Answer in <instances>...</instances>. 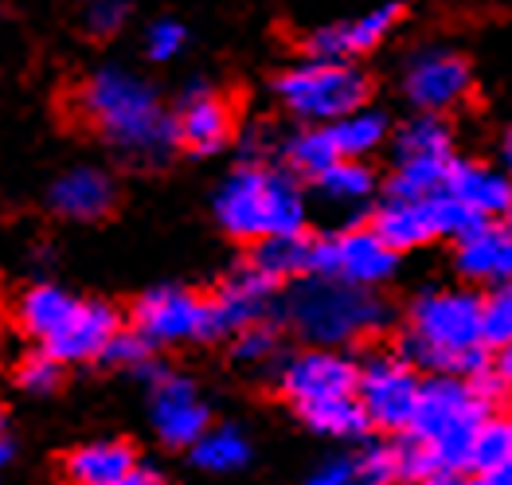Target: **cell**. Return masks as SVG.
<instances>
[{
    "instance_id": "6da1fadb",
    "label": "cell",
    "mask_w": 512,
    "mask_h": 485,
    "mask_svg": "<svg viewBox=\"0 0 512 485\" xmlns=\"http://www.w3.org/2000/svg\"><path fill=\"white\" fill-rule=\"evenodd\" d=\"M67 122L110 141L137 161H161L176 149V126L161 94L126 71H98L67 90Z\"/></svg>"
},
{
    "instance_id": "7a4b0ae2",
    "label": "cell",
    "mask_w": 512,
    "mask_h": 485,
    "mask_svg": "<svg viewBox=\"0 0 512 485\" xmlns=\"http://www.w3.org/2000/svg\"><path fill=\"white\" fill-rule=\"evenodd\" d=\"M407 364H423L434 376H462L493 368L489 345L481 337V294L473 290H427L411 302L407 329L399 341Z\"/></svg>"
},
{
    "instance_id": "3957f363",
    "label": "cell",
    "mask_w": 512,
    "mask_h": 485,
    "mask_svg": "<svg viewBox=\"0 0 512 485\" xmlns=\"http://www.w3.org/2000/svg\"><path fill=\"white\" fill-rule=\"evenodd\" d=\"M282 317L286 325L305 337L313 349H341L356 345L372 333H380L391 321V309L376 290L344 286L333 278L305 274L298 286L282 298Z\"/></svg>"
},
{
    "instance_id": "277c9868",
    "label": "cell",
    "mask_w": 512,
    "mask_h": 485,
    "mask_svg": "<svg viewBox=\"0 0 512 485\" xmlns=\"http://www.w3.org/2000/svg\"><path fill=\"white\" fill-rule=\"evenodd\" d=\"M215 220L239 243H262L274 235H305L309 212L298 177L270 165H243L219 188Z\"/></svg>"
},
{
    "instance_id": "5b68a950",
    "label": "cell",
    "mask_w": 512,
    "mask_h": 485,
    "mask_svg": "<svg viewBox=\"0 0 512 485\" xmlns=\"http://www.w3.org/2000/svg\"><path fill=\"white\" fill-rule=\"evenodd\" d=\"M489 419L493 407L462 376H430L423 380L407 439L427 450L438 474H458L470 466L473 442Z\"/></svg>"
},
{
    "instance_id": "8992f818",
    "label": "cell",
    "mask_w": 512,
    "mask_h": 485,
    "mask_svg": "<svg viewBox=\"0 0 512 485\" xmlns=\"http://www.w3.org/2000/svg\"><path fill=\"white\" fill-rule=\"evenodd\" d=\"M278 98L282 106L301 118L305 126H333L337 118L368 106V75L352 63L337 59H301L278 75Z\"/></svg>"
},
{
    "instance_id": "52a82bcc",
    "label": "cell",
    "mask_w": 512,
    "mask_h": 485,
    "mask_svg": "<svg viewBox=\"0 0 512 485\" xmlns=\"http://www.w3.org/2000/svg\"><path fill=\"white\" fill-rule=\"evenodd\" d=\"M454 161V133L442 114H415L395 133V173L387 180V196H430L442 192Z\"/></svg>"
},
{
    "instance_id": "ba28073f",
    "label": "cell",
    "mask_w": 512,
    "mask_h": 485,
    "mask_svg": "<svg viewBox=\"0 0 512 485\" xmlns=\"http://www.w3.org/2000/svg\"><path fill=\"white\" fill-rule=\"evenodd\" d=\"M473 223L477 220L454 196L430 192V196H415V200L387 196L380 212H376V220H372V231L399 255V251L427 247L434 239H458L462 231H470Z\"/></svg>"
},
{
    "instance_id": "9c48e42d",
    "label": "cell",
    "mask_w": 512,
    "mask_h": 485,
    "mask_svg": "<svg viewBox=\"0 0 512 485\" xmlns=\"http://www.w3.org/2000/svg\"><path fill=\"white\" fill-rule=\"evenodd\" d=\"M395 270H399V255L372 227H344L337 235L313 239L309 274L317 278H333V282L360 286V290H380L384 282L395 278Z\"/></svg>"
},
{
    "instance_id": "30bf717a",
    "label": "cell",
    "mask_w": 512,
    "mask_h": 485,
    "mask_svg": "<svg viewBox=\"0 0 512 485\" xmlns=\"http://www.w3.org/2000/svg\"><path fill=\"white\" fill-rule=\"evenodd\" d=\"M419 392H423V376L403 356L380 353L356 368V392L352 396L364 407L368 427L407 431L415 419V407H419Z\"/></svg>"
},
{
    "instance_id": "8fae6325",
    "label": "cell",
    "mask_w": 512,
    "mask_h": 485,
    "mask_svg": "<svg viewBox=\"0 0 512 485\" xmlns=\"http://www.w3.org/2000/svg\"><path fill=\"white\" fill-rule=\"evenodd\" d=\"M133 333L149 345H184V341H212V302L184 286H161L137 298Z\"/></svg>"
},
{
    "instance_id": "7c38bea8",
    "label": "cell",
    "mask_w": 512,
    "mask_h": 485,
    "mask_svg": "<svg viewBox=\"0 0 512 485\" xmlns=\"http://www.w3.org/2000/svg\"><path fill=\"white\" fill-rule=\"evenodd\" d=\"M403 94L419 114H446L466 102L470 94V67L450 47H423L403 67Z\"/></svg>"
},
{
    "instance_id": "4fadbf2b",
    "label": "cell",
    "mask_w": 512,
    "mask_h": 485,
    "mask_svg": "<svg viewBox=\"0 0 512 485\" xmlns=\"http://www.w3.org/2000/svg\"><path fill=\"white\" fill-rule=\"evenodd\" d=\"M278 388L294 407H313L325 399L352 396L356 392V364L337 349H309L290 356L278 372Z\"/></svg>"
},
{
    "instance_id": "5bb4252c",
    "label": "cell",
    "mask_w": 512,
    "mask_h": 485,
    "mask_svg": "<svg viewBox=\"0 0 512 485\" xmlns=\"http://www.w3.org/2000/svg\"><path fill=\"white\" fill-rule=\"evenodd\" d=\"M141 372L153 376V427H157L161 442H169V446H192V442L212 427V411L200 399L196 384L184 380V376L153 372L149 364Z\"/></svg>"
},
{
    "instance_id": "9a60e30c",
    "label": "cell",
    "mask_w": 512,
    "mask_h": 485,
    "mask_svg": "<svg viewBox=\"0 0 512 485\" xmlns=\"http://www.w3.org/2000/svg\"><path fill=\"white\" fill-rule=\"evenodd\" d=\"M274 294L278 282L266 278L258 266H239L212 298V337H227V333H243L251 325H262L266 313L274 309Z\"/></svg>"
},
{
    "instance_id": "2e32d148",
    "label": "cell",
    "mask_w": 512,
    "mask_h": 485,
    "mask_svg": "<svg viewBox=\"0 0 512 485\" xmlns=\"http://www.w3.org/2000/svg\"><path fill=\"white\" fill-rule=\"evenodd\" d=\"M454 266L458 274L481 286V290H497L512 282V231L497 220H477L470 231H462L454 239Z\"/></svg>"
},
{
    "instance_id": "e0dca14e",
    "label": "cell",
    "mask_w": 512,
    "mask_h": 485,
    "mask_svg": "<svg viewBox=\"0 0 512 485\" xmlns=\"http://www.w3.org/2000/svg\"><path fill=\"white\" fill-rule=\"evenodd\" d=\"M395 24H399V4L387 0V4H376V8H368L360 16H352V20L325 24V28L309 32L305 47H309L313 59L352 63V59H360V55H368V51H376V47L384 44Z\"/></svg>"
},
{
    "instance_id": "ac0fdd59",
    "label": "cell",
    "mask_w": 512,
    "mask_h": 485,
    "mask_svg": "<svg viewBox=\"0 0 512 485\" xmlns=\"http://www.w3.org/2000/svg\"><path fill=\"white\" fill-rule=\"evenodd\" d=\"M172 126H176V145L196 153V157H208L219 153L231 133H235V110L231 102L208 87H192L180 98V110L172 114Z\"/></svg>"
},
{
    "instance_id": "d6986e66",
    "label": "cell",
    "mask_w": 512,
    "mask_h": 485,
    "mask_svg": "<svg viewBox=\"0 0 512 485\" xmlns=\"http://www.w3.org/2000/svg\"><path fill=\"white\" fill-rule=\"evenodd\" d=\"M122 329L118 313L102 302H79L71 317L43 341V353L55 356L59 364H79V360H98L110 337Z\"/></svg>"
},
{
    "instance_id": "ffe728a7",
    "label": "cell",
    "mask_w": 512,
    "mask_h": 485,
    "mask_svg": "<svg viewBox=\"0 0 512 485\" xmlns=\"http://www.w3.org/2000/svg\"><path fill=\"white\" fill-rule=\"evenodd\" d=\"M442 192L454 196L473 220H497L512 208V177L505 169H489L481 161H458L454 157Z\"/></svg>"
},
{
    "instance_id": "44dd1931",
    "label": "cell",
    "mask_w": 512,
    "mask_h": 485,
    "mask_svg": "<svg viewBox=\"0 0 512 485\" xmlns=\"http://www.w3.org/2000/svg\"><path fill=\"white\" fill-rule=\"evenodd\" d=\"M51 208L67 220H106L118 208V188L102 169H75V173L55 180Z\"/></svg>"
},
{
    "instance_id": "7402d4cb",
    "label": "cell",
    "mask_w": 512,
    "mask_h": 485,
    "mask_svg": "<svg viewBox=\"0 0 512 485\" xmlns=\"http://www.w3.org/2000/svg\"><path fill=\"white\" fill-rule=\"evenodd\" d=\"M133 466H137V454H133L129 442L102 439L75 446L63 458V478L71 485H110L118 482V478H126Z\"/></svg>"
},
{
    "instance_id": "603a6c76",
    "label": "cell",
    "mask_w": 512,
    "mask_h": 485,
    "mask_svg": "<svg viewBox=\"0 0 512 485\" xmlns=\"http://www.w3.org/2000/svg\"><path fill=\"white\" fill-rule=\"evenodd\" d=\"M313 184H317V192L325 196V204L344 208V212L368 208V200H372L376 188H380L376 169H372L368 161H337V165H329Z\"/></svg>"
},
{
    "instance_id": "cb8c5ba5",
    "label": "cell",
    "mask_w": 512,
    "mask_h": 485,
    "mask_svg": "<svg viewBox=\"0 0 512 485\" xmlns=\"http://www.w3.org/2000/svg\"><path fill=\"white\" fill-rule=\"evenodd\" d=\"M79 306V298H71L67 290L59 286H28L20 298H16V325L36 337V341H47L67 317L71 309Z\"/></svg>"
},
{
    "instance_id": "d4e9b609",
    "label": "cell",
    "mask_w": 512,
    "mask_h": 485,
    "mask_svg": "<svg viewBox=\"0 0 512 485\" xmlns=\"http://www.w3.org/2000/svg\"><path fill=\"white\" fill-rule=\"evenodd\" d=\"M325 130H329V137H333V145H337V153H341L344 161H368L376 149H384L387 118L380 110H372V106H360V110L344 114L333 126H325Z\"/></svg>"
},
{
    "instance_id": "484cf974",
    "label": "cell",
    "mask_w": 512,
    "mask_h": 485,
    "mask_svg": "<svg viewBox=\"0 0 512 485\" xmlns=\"http://www.w3.org/2000/svg\"><path fill=\"white\" fill-rule=\"evenodd\" d=\"M282 161H286L290 177L317 180L329 165H337L344 157L337 153V145H333V137H329L325 126H305V130L290 133L282 141Z\"/></svg>"
},
{
    "instance_id": "4316f807",
    "label": "cell",
    "mask_w": 512,
    "mask_h": 485,
    "mask_svg": "<svg viewBox=\"0 0 512 485\" xmlns=\"http://www.w3.org/2000/svg\"><path fill=\"white\" fill-rule=\"evenodd\" d=\"M188 450H192V462L208 474H235L251 462V442L239 427H208Z\"/></svg>"
},
{
    "instance_id": "83f0119b",
    "label": "cell",
    "mask_w": 512,
    "mask_h": 485,
    "mask_svg": "<svg viewBox=\"0 0 512 485\" xmlns=\"http://www.w3.org/2000/svg\"><path fill=\"white\" fill-rule=\"evenodd\" d=\"M251 266H258L274 282L301 278L313 266V239L309 235H274V239H262V243H255Z\"/></svg>"
},
{
    "instance_id": "f1b7e54d",
    "label": "cell",
    "mask_w": 512,
    "mask_h": 485,
    "mask_svg": "<svg viewBox=\"0 0 512 485\" xmlns=\"http://www.w3.org/2000/svg\"><path fill=\"white\" fill-rule=\"evenodd\" d=\"M298 415L305 419V427H313L317 435H329V439H360V435L368 431L364 407L356 403V396L325 399V403L301 407Z\"/></svg>"
},
{
    "instance_id": "f546056e",
    "label": "cell",
    "mask_w": 512,
    "mask_h": 485,
    "mask_svg": "<svg viewBox=\"0 0 512 485\" xmlns=\"http://www.w3.org/2000/svg\"><path fill=\"white\" fill-rule=\"evenodd\" d=\"M481 337L485 345H497V349H505L512 341V282L481 298Z\"/></svg>"
},
{
    "instance_id": "4dcf8cb0",
    "label": "cell",
    "mask_w": 512,
    "mask_h": 485,
    "mask_svg": "<svg viewBox=\"0 0 512 485\" xmlns=\"http://www.w3.org/2000/svg\"><path fill=\"white\" fill-rule=\"evenodd\" d=\"M512 462V427L509 419H489L470 450V470H489Z\"/></svg>"
},
{
    "instance_id": "1f68e13d",
    "label": "cell",
    "mask_w": 512,
    "mask_h": 485,
    "mask_svg": "<svg viewBox=\"0 0 512 485\" xmlns=\"http://www.w3.org/2000/svg\"><path fill=\"white\" fill-rule=\"evenodd\" d=\"M356 470H360V482L364 485H387L395 482V446L384 442H372L356 454Z\"/></svg>"
},
{
    "instance_id": "d6a6232c",
    "label": "cell",
    "mask_w": 512,
    "mask_h": 485,
    "mask_svg": "<svg viewBox=\"0 0 512 485\" xmlns=\"http://www.w3.org/2000/svg\"><path fill=\"white\" fill-rule=\"evenodd\" d=\"M16 376H20V388H28V392H55L59 388V376H63V364L47 353H32L24 356V364H20Z\"/></svg>"
},
{
    "instance_id": "836d02e7",
    "label": "cell",
    "mask_w": 512,
    "mask_h": 485,
    "mask_svg": "<svg viewBox=\"0 0 512 485\" xmlns=\"http://www.w3.org/2000/svg\"><path fill=\"white\" fill-rule=\"evenodd\" d=\"M98 360H106V364H129V368H145L149 364V341L145 337H137L133 329H118L114 337H110V345L102 349V356Z\"/></svg>"
},
{
    "instance_id": "e575fe53",
    "label": "cell",
    "mask_w": 512,
    "mask_h": 485,
    "mask_svg": "<svg viewBox=\"0 0 512 485\" xmlns=\"http://www.w3.org/2000/svg\"><path fill=\"white\" fill-rule=\"evenodd\" d=\"M278 349V333L262 321V325H251L243 333H235V360L243 364H258V360H270Z\"/></svg>"
},
{
    "instance_id": "d590c367",
    "label": "cell",
    "mask_w": 512,
    "mask_h": 485,
    "mask_svg": "<svg viewBox=\"0 0 512 485\" xmlns=\"http://www.w3.org/2000/svg\"><path fill=\"white\" fill-rule=\"evenodd\" d=\"M305 485H364L360 482V470H356V454H333L325 458Z\"/></svg>"
},
{
    "instance_id": "8d00e7d4",
    "label": "cell",
    "mask_w": 512,
    "mask_h": 485,
    "mask_svg": "<svg viewBox=\"0 0 512 485\" xmlns=\"http://www.w3.org/2000/svg\"><path fill=\"white\" fill-rule=\"evenodd\" d=\"M126 16H129L126 0H98V4H90V12H86V32H90V36H114V32L126 24Z\"/></svg>"
},
{
    "instance_id": "74e56055",
    "label": "cell",
    "mask_w": 512,
    "mask_h": 485,
    "mask_svg": "<svg viewBox=\"0 0 512 485\" xmlns=\"http://www.w3.org/2000/svg\"><path fill=\"white\" fill-rule=\"evenodd\" d=\"M180 47H184V28H180V24L161 20V24H153V28H149V59L165 63V59H172Z\"/></svg>"
},
{
    "instance_id": "f35d334b",
    "label": "cell",
    "mask_w": 512,
    "mask_h": 485,
    "mask_svg": "<svg viewBox=\"0 0 512 485\" xmlns=\"http://www.w3.org/2000/svg\"><path fill=\"white\" fill-rule=\"evenodd\" d=\"M466 485H512V462H505V466H489V470H473Z\"/></svg>"
},
{
    "instance_id": "ab89813d",
    "label": "cell",
    "mask_w": 512,
    "mask_h": 485,
    "mask_svg": "<svg viewBox=\"0 0 512 485\" xmlns=\"http://www.w3.org/2000/svg\"><path fill=\"white\" fill-rule=\"evenodd\" d=\"M110 485H165V478L157 470H149V466H133L126 478H118V482Z\"/></svg>"
},
{
    "instance_id": "60d3db41",
    "label": "cell",
    "mask_w": 512,
    "mask_h": 485,
    "mask_svg": "<svg viewBox=\"0 0 512 485\" xmlns=\"http://www.w3.org/2000/svg\"><path fill=\"white\" fill-rule=\"evenodd\" d=\"M493 368H497V376L505 380V388L512 392V341L501 349V356H497V364H493Z\"/></svg>"
},
{
    "instance_id": "b9f144b4",
    "label": "cell",
    "mask_w": 512,
    "mask_h": 485,
    "mask_svg": "<svg viewBox=\"0 0 512 485\" xmlns=\"http://www.w3.org/2000/svg\"><path fill=\"white\" fill-rule=\"evenodd\" d=\"M501 169L512 177V130L505 133V141H501Z\"/></svg>"
},
{
    "instance_id": "7bdbcfd3",
    "label": "cell",
    "mask_w": 512,
    "mask_h": 485,
    "mask_svg": "<svg viewBox=\"0 0 512 485\" xmlns=\"http://www.w3.org/2000/svg\"><path fill=\"white\" fill-rule=\"evenodd\" d=\"M419 485H466L458 474H430V478H423Z\"/></svg>"
},
{
    "instance_id": "ee69618b",
    "label": "cell",
    "mask_w": 512,
    "mask_h": 485,
    "mask_svg": "<svg viewBox=\"0 0 512 485\" xmlns=\"http://www.w3.org/2000/svg\"><path fill=\"white\" fill-rule=\"evenodd\" d=\"M8 458H12V450H8L4 442H0V470H4V462H8Z\"/></svg>"
},
{
    "instance_id": "f6af8a7d",
    "label": "cell",
    "mask_w": 512,
    "mask_h": 485,
    "mask_svg": "<svg viewBox=\"0 0 512 485\" xmlns=\"http://www.w3.org/2000/svg\"><path fill=\"white\" fill-rule=\"evenodd\" d=\"M505 227H509V231H512V208H509V212H505Z\"/></svg>"
},
{
    "instance_id": "bcb514c9",
    "label": "cell",
    "mask_w": 512,
    "mask_h": 485,
    "mask_svg": "<svg viewBox=\"0 0 512 485\" xmlns=\"http://www.w3.org/2000/svg\"><path fill=\"white\" fill-rule=\"evenodd\" d=\"M0 435H4V415H0ZM0 442H4V439H0Z\"/></svg>"
},
{
    "instance_id": "7dc6e473",
    "label": "cell",
    "mask_w": 512,
    "mask_h": 485,
    "mask_svg": "<svg viewBox=\"0 0 512 485\" xmlns=\"http://www.w3.org/2000/svg\"><path fill=\"white\" fill-rule=\"evenodd\" d=\"M509 427H512V419H509Z\"/></svg>"
}]
</instances>
